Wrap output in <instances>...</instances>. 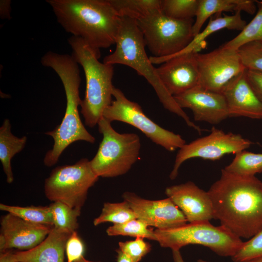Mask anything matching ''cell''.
I'll list each match as a JSON object with an SVG mask.
<instances>
[{
  "label": "cell",
  "instance_id": "6da1fadb",
  "mask_svg": "<svg viewBox=\"0 0 262 262\" xmlns=\"http://www.w3.org/2000/svg\"><path fill=\"white\" fill-rule=\"evenodd\" d=\"M214 219L239 238H251L262 229V181L221 170L207 191Z\"/></svg>",
  "mask_w": 262,
  "mask_h": 262
},
{
  "label": "cell",
  "instance_id": "7a4b0ae2",
  "mask_svg": "<svg viewBox=\"0 0 262 262\" xmlns=\"http://www.w3.org/2000/svg\"><path fill=\"white\" fill-rule=\"evenodd\" d=\"M58 22L82 39L100 57V49L115 44L120 17L109 0H47Z\"/></svg>",
  "mask_w": 262,
  "mask_h": 262
},
{
  "label": "cell",
  "instance_id": "3957f363",
  "mask_svg": "<svg viewBox=\"0 0 262 262\" xmlns=\"http://www.w3.org/2000/svg\"><path fill=\"white\" fill-rule=\"evenodd\" d=\"M41 64L52 69L58 75L65 91L66 105L61 124L53 131L46 132L54 140L52 148L49 150L44 163L50 167L55 164L65 149L72 143L84 141L95 142V138L85 129L79 115L82 99L79 88L81 82L79 64L72 55L49 51L41 58Z\"/></svg>",
  "mask_w": 262,
  "mask_h": 262
},
{
  "label": "cell",
  "instance_id": "277c9868",
  "mask_svg": "<svg viewBox=\"0 0 262 262\" xmlns=\"http://www.w3.org/2000/svg\"><path fill=\"white\" fill-rule=\"evenodd\" d=\"M120 17L115 49L104 58L103 62L112 65H123L135 70L152 86L164 108L181 117L189 127L201 133L202 130L190 120L161 81L156 68L146 52L144 36L136 20L126 17Z\"/></svg>",
  "mask_w": 262,
  "mask_h": 262
},
{
  "label": "cell",
  "instance_id": "5b68a950",
  "mask_svg": "<svg viewBox=\"0 0 262 262\" xmlns=\"http://www.w3.org/2000/svg\"><path fill=\"white\" fill-rule=\"evenodd\" d=\"M68 43L72 56L82 66L85 74L86 88L81 113L85 124L93 128L113 101L114 66L99 62L100 57L82 39L72 35Z\"/></svg>",
  "mask_w": 262,
  "mask_h": 262
},
{
  "label": "cell",
  "instance_id": "8992f818",
  "mask_svg": "<svg viewBox=\"0 0 262 262\" xmlns=\"http://www.w3.org/2000/svg\"><path fill=\"white\" fill-rule=\"evenodd\" d=\"M98 125L103 137L96 154L90 161L93 171L99 178H114L126 174L139 159V136L134 133H118L103 117Z\"/></svg>",
  "mask_w": 262,
  "mask_h": 262
},
{
  "label": "cell",
  "instance_id": "52a82bcc",
  "mask_svg": "<svg viewBox=\"0 0 262 262\" xmlns=\"http://www.w3.org/2000/svg\"><path fill=\"white\" fill-rule=\"evenodd\" d=\"M160 245L172 250L188 245L206 246L220 256L232 257L244 244L222 226H214L210 221L189 223L169 229L154 230Z\"/></svg>",
  "mask_w": 262,
  "mask_h": 262
},
{
  "label": "cell",
  "instance_id": "ba28073f",
  "mask_svg": "<svg viewBox=\"0 0 262 262\" xmlns=\"http://www.w3.org/2000/svg\"><path fill=\"white\" fill-rule=\"evenodd\" d=\"M136 21L146 46L154 57L174 55L186 48L194 37L193 19L172 18L161 10Z\"/></svg>",
  "mask_w": 262,
  "mask_h": 262
},
{
  "label": "cell",
  "instance_id": "9c48e42d",
  "mask_svg": "<svg viewBox=\"0 0 262 262\" xmlns=\"http://www.w3.org/2000/svg\"><path fill=\"white\" fill-rule=\"evenodd\" d=\"M98 178L91 167L90 161L82 158L74 164L54 168L45 180V194L52 202H61L81 210L89 189Z\"/></svg>",
  "mask_w": 262,
  "mask_h": 262
},
{
  "label": "cell",
  "instance_id": "30bf717a",
  "mask_svg": "<svg viewBox=\"0 0 262 262\" xmlns=\"http://www.w3.org/2000/svg\"><path fill=\"white\" fill-rule=\"evenodd\" d=\"M113 97L115 99L103 113V117L110 122L118 121L129 124L169 151L180 149L186 144L180 134L164 129L152 121L138 103L129 100L120 89L115 86Z\"/></svg>",
  "mask_w": 262,
  "mask_h": 262
},
{
  "label": "cell",
  "instance_id": "8fae6325",
  "mask_svg": "<svg viewBox=\"0 0 262 262\" xmlns=\"http://www.w3.org/2000/svg\"><path fill=\"white\" fill-rule=\"evenodd\" d=\"M252 142L239 134L225 132L213 127L210 134L185 144L179 149L169 175L174 180L180 165L186 160L195 158L216 160L226 154H236L250 147Z\"/></svg>",
  "mask_w": 262,
  "mask_h": 262
},
{
  "label": "cell",
  "instance_id": "7c38bea8",
  "mask_svg": "<svg viewBox=\"0 0 262 262\" xmlns=\"http://www.w3.org/2000/svg\"><path fill=\"white\" fill-rule=\"evenodd\" d=\"M201 87L222 93L227 84L246 69L238 49L219 48L208 53H195Z\"/></svg>",
  "mask_w": 262,
  "mask_h": 262
},
{
  "label": "cell",
  "instance_id": "4fadbf2b",
  "mask_svg": "<svg viewBox=\"0 0 262 262\" xmlns=\"http://www.w3.org/2000/svg\"><path fill=\"white\" fill-rule=\"evenodd\" d=\"M122 197L128 202L137 219L148 226L165 229L183 225L188 222L182 212L168 197L148 200L129 192L124 193Z\"/></svg>",
  "mask_w": 262,
  "mask_h": 262
},
{
  "label": "cell",
  "instance_id": "5bb4252c",
  "mask_svg": "<svg viewBox=\"0 0 262 262\" xmlns=\"http://www.w3.org/2000/svg\"><path fill=\"white\" fill-rule=\"evenodd\" d=\"M0 252L14 248L31 249L43 242L54 227L26 221L10 213L1 216Z\"/></svg>",
  "mask_w": 262,
  "mask_h": 262
},
{
  "label": "cell",
  "instance_id": "9a60e30c",
  "mask_svg": "<svg viewBox=\"0 0 262 262\" xmlns=\"http://www.w3.org/2000/svg\"><path fill=\"white\" fill-rule=\"evenodd\" d=\"M173 98L180 108L192 111L195 121L216 124L229 117L227 103L222 93L198 85Z\"/></svg>",
  "mask_w": 262,
  "mask_h": 262
},
{
  "label": "cell",
  "instance_id": "2e32d148",
  "mask_svg": "<svg viewBox=\"0 0 262 262\" xmlns=\"http://www.w3.org/2000/svg\"><path fill=\"white\" fill-rule=\"evenodd\" d=\"M196 53L174 57L156 68L161 81L173 97L199 85V73Z\"/></svg>",
  "mask_w": 262,
  "mask_h": 262
},
{
  "label": "cell",
  "instance_id": "e0dca14e",
  "mask_svg": "<svg viewBox=\"0 0 262 262\" xmlns=\"http://www.w3.org/2000/svg\"><path fill=\"white\" fill-rule=\"evenodd\" d=\"M165 194L180 209L189 223L210 221L214 218L211 197L194 182L169 186Z\"/></svg>",
  "mask_w": 262,
  "mask_h": 262
},
{
  "label": "cell",
  "instance_id": "ac0fdd59",
  "mask_svg": "<svg viewBox=\"0 0 262 262\" xmlns=\"http://www.w3.org/2000/svg\"><path fill=\"white\" fill-rule=\"evenodd\" d=\"M246 70L233 77L222 92L229 117L243 116L262 119V103L248 82Z\"/></svg>",
  "mask_w": 262,
  "mask_h": 262
},
{
  "label": "cell",
  "instance_id": "d6986e66",
  "mask_svg": "<svg viewBox=\"0 0 262 262\" xmlns=\"http://www.w3.org/2000/svg\"><path fill=\"white\" fill-rule=\"evenodd\" d=\"M72 232L53 227L45 239L26 251L12 249L14 262H64L66 242Z\"/></svg>",
  "mask_w": 262,
  "mask_h": 262
},
{
  "label": "cell",
  "instance_id": "ffe728a7",
  "mask_svg": "<svg viewBox=\"0 0 262 262\" xmlns=\"http://www.w3.org/2000/svg\"><path fill=\"white\" fill-rule=\"evenodd\" d=\"M240 11L233 15H225L210 21L206 28L194 36L189 44L179 52L169 57H156L150 56L149 59L153 64H162L169 59L179 55L190 53L197 52L200 46L205 39L212 33L223 29L242 31L246 25V22L242 18Z\"/></svg>",
  "mask_w": 262,
  "mask_h": 262
},
{
  "label": "cell",
  "instance_id": "44dd1931",
  "mask_svg": "<svg viewBox=\"0 0 262 262\" xmlns=\"http://www.w3.org/2000/svg\"><path fill=\"white\" fill-rule=\"evenodd\" d=\"M255 2L251 0H199L193 26L194 36L200 32L204 23L212 15L222 12L238 11L252 15L256 9Z\"/></svg>",
  "mask_w": 262,
  "mask_h": 262
},
{
  "label": "cell",
  "instance_id": "7402d4cb",
  "mask_svg": "<svg viewBox=\"0 0 262 262\" xmlns=\"http://www.w3.org/2000/svg\"><path fill=\"white\" fill-rule=\"evenodd\" d=\"M11 128L10 120L5 119L0 128V160L8 183H12L14 179L11 159L23 149L27 140L26 136L19 138L14 135Z\"/></svg>",
  "mask_w": 262,
  "mask_h": 262
},
{
  "label": "cell",
  "instance_id": "603a6c76",
  "mask_svg": "<svg viewBox=\"0 0 262 262\" xmlns=\"http://www.w3.org/2000/svg\"><path fill=\"white\" fill-rule=\"evenodd\" d=\"M119 17L138 20L161 11V0H109Z\"/></svg>",
  "mask_w": 262,
  "mask_h": 262
},
{
  "label": "cell",
  "instance_id": "cb8c5ba5",
  "mask_svg": "<svg viewBox=\"0 0 262 262\" xmlns=\"http://www.w3.org/2000/svg\"><path fill=\"white\" fill-rule=\"evenodd\" d=\"M224 169L240 176H255L262 172V153H255L246 150L235 154L231 163Z\"/></svg>",
  "mask_w": 262,
  "mask_h": 262
},
{
  "label": "cell",
  "instance_id": "d4e9b609",
  "mask_svg": "<svg viewBox=\"0 0 262 262\" xmlns=\"http://www.w3.org/2000/svg\"><path fill=\"white\" fill-rule=\"evenodd\" d=\"M0 210L28 222L53 226L52 214L49 205L21 207L0 203Z\"/></svg>",
  "mask_w": 262,
  "mask_h": 262
},
{
  "label": "cell",
  "instance_id": "484cf974",
  "mask_svg": "<svg viewBox=\"0 0 262 262\" xmlns=\"http://www.w3.org/2000/svg\"><path fill=\"white\" fill-rule=\"evenodd\" d=\"M255 2L258 10L255 17L238 35L220 47L237 50L240 47L249 42H262V0H256Z\"/></svg>",
  "mask_w": 262,
  "mask_h": 262
},
{
  "label": "cell",
  "instance_id": "4316f807",
  "mask_svg": "<svg viewBox=\"0 0 262 262\" xmlns=\"http://www.w3.org/2000/svg\"><path fill=\"white\" fill-rule=\"evenodd\" d=\"M135 219L134 212L128 202L124 200L118 203H105L101 213L94 220L93 223L95 226L105 222L122 224Z\"/></svg>",
  "mask_w": 262,
  "mask_h": 262
},
{
  "label": "cell",
  "instance_id": "83f0119b",
  "mask_svg": "<svg viewBox=\"0 0 262 262\" xmlns=\"http://www.w3.org/2000/svg\"><path fill=\"white\" fill-rule=\"evenodd\" d=\"M49 206L54 228L66 229L72 232L76 231L79 228L78 218L81 214V210L72 208L59 201L53 202Z\"/></svg>",
  "mask_w": 262,
  "mask_h": 262
},
{
  "label": "cell",
  "instance_id": "f1b7e54d",
  "mask_svg": "<svg viewBox=\"0 0 262 262\" xmlns=\"http://www.w3.org/2000/svg\"><path fill=\"white\" fill-rule=\"evenodd\" d=\"M146 224L138 219H133L122 224H113L106 229L108 235L128 236L141 237L157 241L154 230L149 229Z\"/></svg>",
  "mask_w": 262,
  "mask_h": 262
},
{
  "label": "cell",
  "instance_id": "f546056e",
  "mask_svg": "<svg viewBox=\"0 0 262 262\" xmlns=\"http://www.w3.org/2000/svg\"><path fill=\"white\" fill-rule=\"evenodd\" d=\"M199 0H161V10L165 16L176 19L196 16Z\"/></svg>",
  "mask_w": 262,
  "mask_h": 262
},
{
  "label": "cell",
  "instance_id": "4dcf8cb0",
  "mask_svg": "<svg viewBox=\"0 0 262 262\" xmlns=\"http://www.w3.org/2000/svg\"><path fill=\"white\" fill-rule=\"evenodd\" d=\"M238 50L246 69L262 72V42L247 43L240 47Z\"/></svg>",
  "mask_w": 262,
  "mask_h": 262
},
{
  "label": "cell",
  "instance_id": "1f68e13d",
  "mask_svg": "<svg viewBox=\"0 0 262 262\" xmlns=\"http://www.w3.org/2000/svg\"><path fill=\"white\" fill-rule=\"evenodd\" d=\"M262 256V229L245 242L231 257L234 262H243Z\"/></svg>",
  "mask_w": 262,
  "mask_h": 262
},
{
  "label": "cell",
  "instance_id": "d6a6232c",
  "mask_svg": "<svg viewBox=\"0 0 262 262\" xmlns=\"http://www.w3.org/2000/svg\"><path fill=\"white\" fill-rule=\"evenodd\" d=\"M143 238L137 237L132 241L120 242L119 248L132 262H139L148 253L151 249L150 244L144 240Z\"/></svg>",
  "mask_w": 262,
  "mask_h": 262
},
{
  "label": "cell",
  "instance_id": "836d02e7",
  "mask_svg": "<svg viewBox=\"0 0 262 262\" xmlns=\"http://www.w3.org/2000/svg\"><path fill=\"white\" fill-rule=\"evenodd\" d=\"M84 245L77 231L72 232L68 239L66 246L67 262H75L84 256Z\"/></svg>",
  "mask_w": 262,
  "mask_h": 262
},
{
  "label": "cell",
  "instance_id": "e575fe53",
  "mask_svg": "<svg viewBox=\"0 0 262 262\" xmlns=\"http://www.w3.org/2000/svg\"><path fill=\"white\" fill-rule=\"evenodd\" d=\"M246 76L251 87L262 103V72L246 69Z\"/></svg>",
  "mask_w": 262,
  "mask_h": 262
},
{
  "label": "cell",
  "instance_id": "d590c367",
  "mask_svg": "<svg viewBox=\"0 0 262 262\" xmlns=\"http://www.w3.org/2000/svg\"><path fill=\"white\" fill-rule=\"evenodd\" d=\"M0 16L2 18H9L10 16L11 1L10 0H0Z\"/></svg>",
  "mask_w": 262,
  "mask_h": 262
},
{
  "label": "cell",
  "instance_id": "8d00e7d4",
  "mask_svg": "<svg viewBox=\"0 0 262 262\" xmlns=\"http://www.w3.org/2000/svg\"><path fill=\"white\" fill-rule=\"evenodd\" d=\"M12 249L0 252V262H14L11 258Z\"/></svg>",
  "mask_w": 262,
  "mask_h": 262
},
{
  "label": "cell",
  "instance_id": "74e56055",
  "mask_svg": "<svg viewBox=\"0 0 262 262\" xmlns=\"http://www.w3.org/2000/svg\"><path fill=\"white\" fill-rule=\"evenodd\" d=\"M117 253V262H132L131 260L118 249L116 250Z\"/></svg>",
  "mask_w": 262,
  "mask_h": 262
},
{
  "label": "cell",
  "instance_id": "f35d334b",
  "mask_svg": "<svg viewBox=\"0 0 262 262\" xmlns=\"http://www.w3.org/2000/svg\"><path fill=\"white\" fill-rule=\"evenodd\" d=\"M172 256L174 262H185L180 250H172Z\"/></svg>",
  "mask_w": 262,
  "mask_h": 262
},
{
  "label": "cell",
  "instance_id": "ab89813d",
  "mask_svg": "<svg viewBox=\"0 0 262 262\" xmlns=\"http://www.w3.org/2000/svg\"><path fill=\"white\" fill-rule=\"evenodd\" d=\"M198 262H212L210 261H207L205 260H198ZM243 262H262V256L258 257Z\"/></svg>",
  "mask_w": 262,
  "mask_h": 262
},
{
  "label": "cell",
  "instance_id": "60d3db41",
  "mask_svg": "<svg viewBox=\"0 0 262 262\" xmlns=\"http://www.w3.org/2000/svg\"><path fill=\"white\" fill-rule=\"evenodd\" d=\"M75 262H100L91 261H89L88 260H87L86 259H85L84 258V256H83L82 258H81L80 259H79L78 260L76 261Z\"/></svg>",
  "mask_w": 262,
  "mask_h": 262
}]
</instances>
